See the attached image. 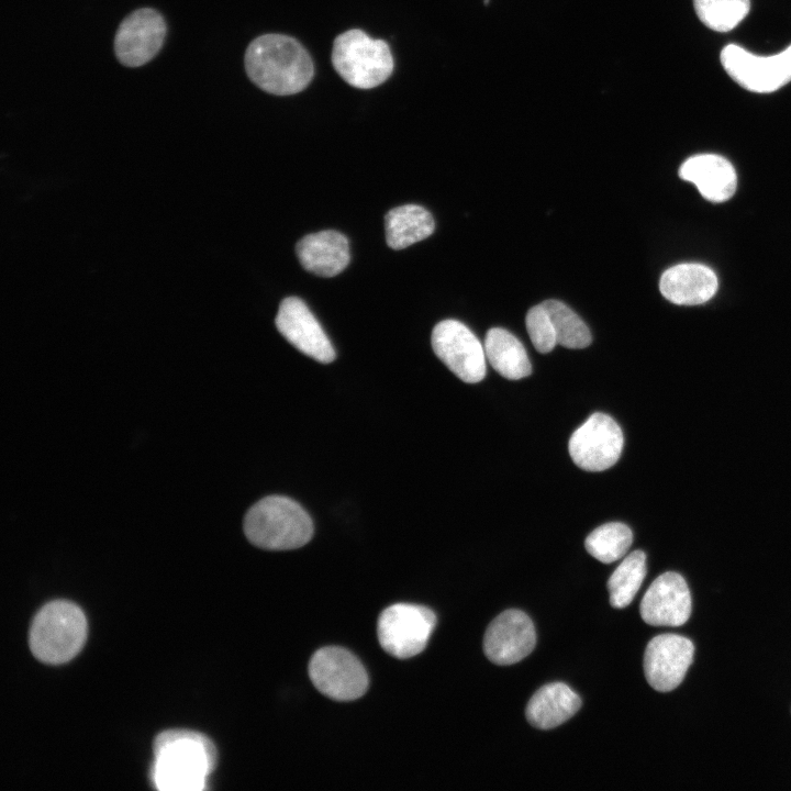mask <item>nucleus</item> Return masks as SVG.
<instances>
[{"instance_id": "obj_1", "label": "nucleus", "mask_w": 791, "mask_h": 791, "mask_svg": "<svg viewBox=\"0 0 791 791\" xmlns=\"http://www.w3.org/2000/svg\"><path fill=\"white\" fill-rule=\"evenodd\" d=\"M152 782L161 791H201L216 765V749L203 734L169 729L153 743Z\"/></svg>"}, {"instance_id": "obj_2", "label": "nucleus", "mask_w": 791, "mask_h": 791, "mask_svg": "<svg viewBox=\"0 0 791 791\" xmlns=\"http://www.w3.org/2000/svg\"><path fill=\"white\" fill-rule=\"evenodd\" d=\"M245 68L255 85L277 96L302 91L314 74L305 48L283 34H265L250 42L245 53Z\"/></svg>"}, {"instance_id": "obj_3", "label": "nucleus", "mask_w": 791, "mask_h": 791, "mask_svg": "<svg viewBox=\"0 0 791 791\" xmlns=\"http://www.w3.org/2000/svg\"><path fill=\"white\" fill-rule=\"evenodd\" d=\"M243 527L253 545L270 550L302 547L313 535L309 514L283 495H269L256 502L247 511Z\"/></svg>"}, {"instance_id": "obj_4", "label": "nucleus", "mask_w": 791, "mask_h": 791, "mask_svg": "<svg viewBox=\"0 0 791 791\" xmlns=\"http://www.w3.org/2000/svg\"><path fill=\"white\" fill-rule=\"evenodd\" d=\"M87 637V621L73 602H48L35 614L29 634L32 654L42 662L59 665L73 659Z\"/></svg>"}, {"instance_id": "obj_5", "label": "nucleus", "mask_w": 791, "mask_h": 791, "mask_svg": "<svg viewBox=\"0 0 791 791\" xmlns=\"http://www.w3.org/2000/svg\"><path fill=\"white\" fill-rule=\"evenodd\" d=\"M332 63L347 83L360 89L381 85L393 70V57L388 44L371 38L358 29L348 30L335 38Z\"/></svg>"}, {"instance_id": "obj_6", "label": "nucleus", "mask_w": 791, "mask_h": 791, "mask_svg": "<svg viewBox=\"0 0 791 791\" xmlns=\"http://www.w3.org/2000/svg\"><path fill=\"white\" fill-rule=\"evenodd\" d=\"M435 625L436 615L428 608L397 603L381 612L377 635L386 653L406 659L424 650Z\"/></svg>"}, {"instance_id": "obj_7", "label": "nucleus", "mask_w": 791, "mask_h": 791, "mask_svg": "<svg viewBox=\"0 0 791 791\" xmlns=\"http://www.w3.org/2000/svg\"><path fill=\"white\" fill-rule=\"evenodd\" d=\"M309 675L321 693L336 701L356 700L368 689V675L361 662L337 646L316 650L309 664Z\"/></svg>"}, {"instance_id": "obj_8", "label": "nucleus", "mask_w": 791, "mask_h": 791, "mask_svg": "<svg viewBox=\"0 0 791 791\" xmlns=\"http://www.w3.org/2000/svg\"><path fill=\"white\" fill-rule=\"evenodd\" d=\"M721 63L736 83L751 92H773L791 81V45L777 55L758 56L728 44L721 52Z\"/></svg>"}, {"instance_id": "obj_9", "label": "nucleus", "mask_w": 791, "mask_h": 791, "mask_svg": "<svg viewBox=\"0 0 791 791\" xmlns=\"http://www.w3.org/2000/svg\"><path fill=\"white\" fill-rule=\"evenodd\" d=\"M624 436L608 414L593 413L570 436L568 450L572 461L587 471H603L620 458Z\"/></svg>"}, {"instance_id": "obj_10", "label": "nucleus", "mask_w": 791, "mask_h": 791, "mask_svg": "<svg viewBox=\"0 0 791 791\" xmlns=\"http://www.w3.org/2000/svg\"><path fill=\"white\" fill-rule=\"evenodd\" d=\"M432 347L436 356L463 381L476 383L484 378V347L461 322L444 320L437 323L432 332Z\"/></svg>"}, {"instance_id": "obj_11", "label": "nucleus", "mask_w": 791, "mask_h": 791, "mask_svg": "<svg viewBox=\"0 0 791 791\" xmlns=\"http://www.w3.org/2000/svg\"><path fill=\"white\" fill-rule=\"evenodd\" d=\"M166 35L161 14L151 8L130 13L119 25L114 51L119 62L138 67L149 62L160 49Z\"/></svg>"}, {"instance_id": "obj_12", "label": "nucleus", "mask_w": 791, "mask_h": 791, "mask_svg": "<svg viewBox=\"0 0 791 791\" xmlns=\"http://www.w3.org/2000/svg\"><path fill=\"white\" fill-rule=\"evenodd\" d=\"M536 645L535 627L523 611L511 609L499 614L483 636V653L493 664L513 665L527 657Z\"/></svg>"}, {"instance_id": "obj_13", "label": "nucleus", "mask_w": 791, "mask_h": 791, "mask_svg": "<svg viewBox=\"0 0 791 791\" xmlns=\"http://www.w3.org/2000/svg\"><path fill=\"white\" fill-rule=\"evenodd\" d=\"M693 654V644L684 636H655L647 644L644 654V672L649 686L659 692L676 689L692 664Z\"/></svg>"}, {"instance_id": "obj_14", "label": "nucleus", "mask_w": 791, "mask_h": 791, "mask_svg": "<svg viewBox=\"0 0 791 791\" xmlns=\"http://www.w3.org/2000/svg\"><path fill=\"white\" fill-rule=\"evenodd\" d=\"M275 322L279 333L301 353L323 364L335 359L331 341L300 298L283 299Z\"/></svg>"}, {"instance_id": "obj_15", "label": "nucleus", "mask_w": 791, "mask_h": 791, "mask_svg": "<svg viewBox=\"0 0 791 791\" xmlns=\"http://www.w3.org/2000/svg\"><path fill=\"white\" fill-rule=\"evenodd\" d=\"M691 594L683 577L667 571L645 592L639 606L643 621L653 626H680L690 617Z\"/></svg>"}, {"instance_id": "obj_16", "label": "nucleus", "mask_w": 791, "mask_h": 791, "mask_svg": "<svg viewBox=\"0 0 791 791\" xmlns=\"http://www.w3.org/2000/svg\"><path fill=\"white\" fill-rule=\"evenodd\" d=\"M302 267L320 277H334L350 260L349 243L345 235L334 230L309 234L296 246Z\"/></svg>"}, {"instance_id": "obj_17", "label": "nucleus", "mask_w": 791, "mask_h": 791, "mask_svg": "<svg viewBox=\"0 0 791 791\" xmlns=\"http://www.w3.org/2000/svg\"><path fill=\"white\" fill-rule=\"evenodd\" d=\"M679 176L694 183L701 196L711 202L728 200L737 187V176L733 165L715 154H701L688 158L681 165Z\"/></svg>"}, {"instance_id": "obj_18", "label": "nucleus", "mask_w": 791, "mask_h": 791, "mask_svg": "<svg viewBox=\"0 0 791 791\" xmlns=\"http://www.w3.org/2000/svg\"><path fill=\"white\" fill-rule=\"evenodd\" d=\"M659 289L670 302L697 305L706 302L717 290L713 270L701 264H679L667 269L660 277Z\"/></svg>"}, {"instance_id": "obj_19", "label": "nucleus", "mask_w": 791, "mask_h": 791, "mask_svg": "<svg viewBox=\"0 0 791 791\" xmlns=\"http://www.w3.org/2000/svg\"><path fill=\"white\" fill-rule=\"evenodd\" d=\"M581 708V699L562 682H553L539 688L530 699L525 716L528 723L539 729L555 728L571 718Z\"/></svg>"}, {"instance_id": "obj_20", "label": "nucleus", "mask_w": 791, "mask_h": 791, "mask_svg": "<svg viewBox=\"0 0 791 791\" xmlns=\"http://www.w3.org/2000/svg\"><path fill=\"white\" fill-rule=\"evenodd\" d=\"M386 242L392 249H403L428 237L435 229L432 214L417 204L391 209L385 216Z\"/></svg>"}, {"instance_id": "obj_21", "label": "nucleus", "mask_w": 791, "mask_h": 791, "mask_svg": "<svg viewBox=\"0 0 791 791\" xmlns=\"http://www.w3.org/2000/svg\"><path fill=\"white\" fill-rule=\"evenodd\" d=\"M486 358L502 377L519 380L532 372V366L523 344L509 331L493 327L484 339Z\"/></svg>"}, {"instance_id": "obj_22", "label": "nucleus", "mask_w": 791, "mask_h": 791, "mask_svg": "<svg viewBox=\"0 0 791 791\" xmlns=\"http://www.w3.org/2000/svg\"><path fill=\"white\" fill-rule=\"evenodd\" d=\"M646 571V555L642 550H635L622 560L606 584L613 608L623 609L633 601Z\"/></svg>"}, {"instance_id": "obj_23", "label": "nucleus", "mask_w": 791, "mask_h": 791, "mask_svg": "<svg viewBox=\"0 0 791 791\" xmlns=\"http://www.w3.org/2000/svg\"><path fill=\"white\" fill-rule=\"evenodd\" d=\"M633 542L631 528L620 522L605 523L586 538L587 552L603 564L614 562L626 554Z\"/></svg>"}, {"instance_id": "obj_24", "label": "nucleus", "mask_w": 791, "mask_h": 791, "mask_svg": "<svg viewBox=\"0 0 791 791\" xmlns=\"http://www.w3.org/2000/svg\"><path fill=\"white\" fill-rule=\"evenodd\" d=\"M542 304L552 319L557 344L566 348H584L591 344L588 326L570 308L557 300H546Z\"/></svg>"}, {"instance_id": "obj_25", "label": "nucleus", "mask_w": 791, "mask_h": 791, "mask_svg": "<svg viewBox=\"0 0 791 791\" xmlns=\"http://www.w3.org/2000/svg\"><path fill=\"white\" fill-rule=\"evenodd\" d=\"M700 21L716 32H728L748 14L750 0H693Z\"/></svg>"}, {"instance_id": "obj_26", "label": "nucleus", "mask_w": 791, "mask_h": 791, "mask_svg": "<svg viewBox=\"0 0 791 791\" xmlns=\"http://www.w3.org/2000/svg\"><path fill=\"white\" fill-rule=\"evenodd\" d=\"M525 324L530 338L539 353L547 354L554 349L557 345L555 328L542 303L528 310Z\"/></svg>"}]
</instances>
